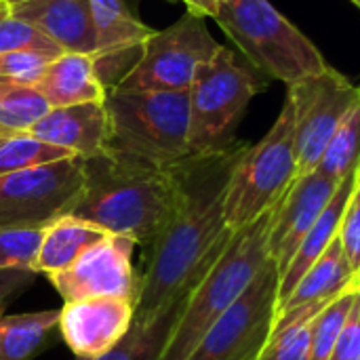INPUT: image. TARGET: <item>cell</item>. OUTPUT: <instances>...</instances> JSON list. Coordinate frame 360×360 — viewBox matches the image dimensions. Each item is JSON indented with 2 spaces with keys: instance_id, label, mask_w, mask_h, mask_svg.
Segmentation results:
<instances>
[{
  "instance_id": "4316f807",
  "label": "cell",
  "mask_w": 360,
  "mask_h": 360,
  "mask_svg": "<svg viewBox=\"0 0 360 360\" xmlns=\"http://www.w3.org/2000/svg\"><path fill=\"white\" fill-rule=\"evenodd\" d=\"M74 154L51 146L32 133H17V135H4L0 137V177L11 175L17 171L51 165L57 160L72 158Z\"/></svg>"
},
{
  "instance_id": "6da1fadb",
  "label": "cell",
  "mask_w": 360,
  "mask_h": 360,
  "mask_svg": "<svg viewBox=\"0 0 360 360\" xmlns=\"http://www.w3.org/2000/svg\"><path fill=\"white\" fill-rule=\"evenodd\" d=\"M238 152L188 158L179 165V202L158 240L150 247L139 276L133 325H148L186 297L228 245L232 230L224 219L230 167Z\"/></svg>"
},
{
  "instance_id": "9a60e30c",
  "label": "cell",
  "mask_w": 360,
  "mask_h": 360,
  "mask_svg": "<svg viewBox=\"0 0 360 360\" xmlns=\"http://www.w3.org/2000/svg\"><path fill=\"white\" fill-rule=\"evenodd\" d=\"M93 25L97 36V51L93 55L95 72L105 91L120 80L118 68H131L139 61L143 42L152 36V27L141 23L124 0H91Z\"/></svg>"
},
{
  "instance_id": "3957f363",
  "label": "cell",
  "mask_w": 360,
  "mask_h": 360,
  "mask_svg": "<svg viewBox=\"0 0 360 360\" xmlns=\"http://www.w3.org/2000/svg\"><path fill=\"white\" fill-rule=\"evenodd\" d=\"M274 209L232 232L228 245L188 293L158 360H188L205 333L230 310L268 264V232Z\"/></svg>"
},
{
  "instance_id": "7402d4cb",
  "label": "cell",
  "mask_w": 360,
  "mask_h": 360,
  "mask_svg": "<svg viewBox=\"0 0 360 360\" xmlns=\"http://www.w3.org/2000/svg\"><path fill=\"white\" fill-rule=\"evenodd\" d=\"M59 331V310L0 314V360H34Z\"/></svg>"
},
{
  "instance_id": "f35d334b",
  "label": "cell",
  "mask_w": 360,
  "mask_h": 360,
  "mask_svg": "<svg viewBox=\"0 0 360 360\" xmlns=\"http://www.w3.org/2000/svg\"><path fill=\"white\" fill-rule=\"evenodd\" d=\"M2 306H4V304H0V310H2Z\"/></svg>"
},
{
  "instance_id": "4fadbf2b",
  "label": "cell",
  "mask_w": 360,
  "mask_h": 360,
  "mask_svg": "<svg viewBox=\"0 0 360 360\" xmlns=\"http://www.w3.org/2000/svg\"><path fill=\"white\" fill-rule=\"evenodd\" d=\"M338 186L340 179L312 171L297 177L274 207L268 232V257L276 266L278 278L287 272L302 240L333 198Z\"/></svg>"
},
{
  "instance_id": "ba28073f",
  "label": "cell",
  "mask_w": 360,
  "mask_h": 360,
  "mask_svg": "<svg viewBox=\"0 0 360 360\" xmlns=\"http://www.w3.org/2000/svg\"><path fill=\"white\" fill-rule=\"evenodd\" d=\"M221 44L211 36L205 17L190 11L173 25L152 32L139 61L114 86L120 91H190L198 70Z\"/></svg>"
},
{
  "instance_id": "d4e9b609",
  "label": "cell",
  "mask_w": 360,
  "mask_h": 360,
  "mask_svg": "<svg viewBox=\"0 0 360 360\" xmlns=\"http://www.w3.org/2000/svg\"><path fill=\"white\" fill-rule=\"evenodd\" d=\"M51 110L36 86L0 76V137L30 133Z\"/></svg>"
},
{
  "instance_id": "44dd1931",
  "label": "cell",
  "mask_w": 360,
  "mask_h": 360,
  "mask_svg": "<svg viewBox=\"0 0 360 360\" xmlns=\"http://www.w3.org/2000/svg\"><path fill=\"white\" fill-rule=\"evenodd\" d=\"M110 232L103 228L78 219L74 215H63L49 224L42 234V243L34 262V272L55 274L70 268L86 249L101 243Z\"/></svg>"
},
{
  "instance_id": "277c9868",
  "label": "cell",
  "mask_w": 360,
  "mask_h": 360,
  "mask_svg": "<svg viewBox=\"0 0 360 360\" xmlns=\"http://www.w3.org/2000/svg\"><path fill=\"white\" fill-rule=\"evenodd\" d=\"M110 154L156 169H175L190 158V91L105 93Z\"/></svg>"
},
{
  "instance_id": "7c38bea8",
  "label": "cell",
  "mask_w": 360,
  "mask_h": 360,
  "mask_svg": "<svg viewBox=\"0 0 360 360\" xmlns=\"http://www.w3.org/2000/svg\"><path fill=\"white\" fill-rule=\"evenodd\" d=\"M135 240L110 234L86 249L70 268L49 274V281L65 302L122 297L137 302L139 276L133 266Z\"/></svg>"
},
{
  "instance_id": "30bf717a",
  "label": "cell",
  "mask_w": 360,
  "mask_h": 360,
  "mask_svg": "<svg viewBox=\"0 0 360 360\" xmlns=\"http://www.w3.org/2000/svg\"><path fill=\"white\" fill-rule=\"evenodd\" d=\"M278 272L268 259L249 289L205 333L188 360H257L276 323Z\"/></svg>"
},
{
  "instance_id": "4dcf8cb0",
  "label": "cell",
  "mask_w": 360,
  "mask_h": 360,
  "mask_svg": "<svg viewBox=\"0 0 360 360\" xmlns=\"http://www.w3.org/2000/svg\"><path fill=\"white\" fill-rule=\"evenodd\" d=\"M340 245L344 249V255L354 272V278L360 287V165H359V177L354 184V192L350 196L348 209L344 213L342 226H340Z\"/></svg>"
},
{
  "instance_id": "52a82bcc",
  "label": "cell",
  "mask_w": 360,
  "mask_h": 360,
  "mask_svg": "<svg viewBox=\"0 0 360 360\" xmlns=\"http://www.w3.org/2000/svg\"><path fill=\"white\" fill-rule=\"evenodd\" d=\"M295 177V110L287 97L264 139L238 150L230 167L224 196L226 226L236 232L274 209Z\"/></svg>"
},
{
  "instance_id": "ac0fdd59",
  "label": "cell",
  "mask_w": 360,
  "mask_h": 360,
  "mask_svg": "<svg viewBox=\"0 0 360 360\" xmlns=\"http://www.w3.org/2000/svg\"><path fill=\"white\" fill-rule=\"evenodd\" d=\"M36 89L51 108L105 101L108 93L97 78L93 57L80 53H63L53 59L36 82Z\"/></svg>"
},
{
  "instance_id": "ffe728a7",
  "label": "cell",
  "mask_w": 360,
  "mask_h": 360,
  "mask_svg": "<svg viewBox=\"0 0 360 360\" xmlns=\"http://www.w3.org/2000/svg\"><path fill=\"white\" fill-rule=\"evenodd\" d=\"M352 287H359V283L344 255L340 238H335L327 247V251L312 264V268L300 278L291 295L276 306V319L316 302H329Z\"/></svg>"
},
{
  "instance_id": "9c48e42d",
  "label": "cell",
  "mask_w": 360,
  "mask_h": 360,
  "mask_svg": "<svg viewBox=\"0 0 360 360\" xmlns=\"http://www.w3.org/2000/svg\"><path fill=\"white\" fill-rule=\"evenodd\" d=\"M82 184L84 158L80 156L2 175L0 228H46L70 215Z\"/></svg>"
},
{
  "instance_id": "5bb4252c",
  "label": "cell",
  "mask_w": 360,
  "mask_h": 360,
  "mask_svg": "<svg viewBox=\"0 0 360 360\" xmlns=\"http://www.w3.org/2000/svg\"><path fill=\"white\" fill-rule=\"evenodd\" d=\"M135 302L122 297H95L65 302L59 310V333L80 360L110 354L133 329Z\"/></svg>"
},
{
  "instance_id": "603a6c76",
  "label": "cell",
  "mask_w": 360,
  "mask_h": 360,
  "mask_svg": "<svg viewBox=\"0 0 360 360\" xmlns=\"http://www.w3.org/2000/svg\"><path fill=\"white\" fill-rule=\"evenodd\" d=\"M335 300V297H333ZM331 302V300H329ZM329 302H316L276 319L270 340L257 360H308L312 325Z\"/></svg>"
},
{
  "instance_id": "8992f818",
  "label": "cell",
  "mask_w": 360,
  "mask_h": 360,
  "mask_svg": "<svg viewBox=\"0 0 360 360\" xmlns=\"http://www.w3.org/2000/svg\"><path fill=\"white\" fill-rule=\"evenodd\" d=\"M268 89V78L236 53L221 46L190 86V158L232 152L234 133L255 95Z\"/></svg>"
},
{
  "instance_id": "8d00e7d4",
  "label": "cell",
  "mask_w": 360,
  "mask_h": 360,
  "mask_svg": "<svg viewBox=\"0 0 360 360\" xmlns=\"http://www.w3.org/2000/svg\"><path fill=\"white\" fill-rule=\"evenodd\" d=\"M228 2H232V0H217V4H228Z\"/></svg>"
},
{
  "instance_id": "7a4b0ae2",
  "label": "cell",
  "mask_w": 360,
  "mask_h": 360,
  "mask_svg": "<svg viewBox=\"0 0 360 360\" xmlns=\"http://www.w3.org/2000/svg\"><path fill=\"white\" fill-rule=\"evenodd\" d=\"M179 167L156 169L110 152L84 158V184L70 215L152 247L173 217Z\"/></svg>"
},
{
  "instance_id": "e0dca14e",
  "label": "cell",
  "mask_w": 360,
  "mask_h": 360,
  "mask_svg": "<svg viewBox=\"0 0 360 360\" xmlns=\"http://www.w3.org/2000/svg\"><path fill=\"white\" fill-rule=\"evenodd\" d=\"M8 11L36 25L65 53L93 57L97 51L91 0H27Z\"/></svg>"
},
{
  "instance_id": "2e32d148",
  "label": "cell",
  "mask_w": 360,
  "mask_h": 360,
  "mask_svg": "<svg viewBox=\"0 0 360 360\" xmlns=\"http://www.w3.org/2000/svg\"><path fill=\"white\" fill-rule=\"evenodd\" d=\"M30 133L51 146L63 148L80 158H93L108 150L110 118L103 101L51 108Z\"/></svg>"
},
{
  "instance_id": "5b68a950",
  "label": "cell",
  "mask_w": 360,
  "mask_h": 360,
  "mask_svg": "<svg viewBox=\"0 0 360 360\" xmlns=\"http://www.w3.org/2000/svg\"><path fill=\"white\" fill-rule=\"evenodd\" d=\"M215 21L257 72L287 86L333 68L316 44L274 8L270 0H232L219 4Z\"/></svg>"
},
{
  "instance_id": "8fae6325",
  "label": "cell",
  "mask_w": 360,
  "mask_h": 360,
  "mask_svg": "<svg viewBox=\"0 0 360 360\" xmlns=\"http://www.w3.org/2000/svg\"><path fill=\"white\" fill-rule=\"evenodd\" d=\"M360 86L342 72H329L287 86V97L295 110V160L297 177L316 171L325 148L359 97ZM295 177V179H297Z\"/></svg>"
},
{
  "instance_id": "836d02e7",
  "label": "cell",
  "mask_w": 360,
  "mask_h": 360,
  "mask_svg": "<svg viewBox=\"0 0 360 360\" xmlns=\"http://www.w3.org/2000/svg\"><path fill=\"white\" fill-rule=\"evenodd\" d=\"M36 281L34 270H0V304L19 295Z\"/></svg>"
},
{
  "instance_id": "83f0119b",
  "label": "cell",
  "mask_w": 360,
  "mask_h": 360,
  "mask_svg": "<svg viewBox=\"0 0 360 360\" xmlns=\"http://www.w3.org/2000/svg\"><path fill=\"white\" fill-rule=\"evenodd\" d=\"M360 293L359 287H352L331 300L316 316L312 325V335H310V352L308 360H331V354L335 350L338 338L342 333V327L354 306V300Z\"/></svg>"
},
{
  "instance_id": "1f68e13d",
  "label": "cell",
  "mask_w": 360,
  "mask_h": 360,
  "mask_svg": "<svg viewBox=\"0 0 360 360\" xmlns=\"http://www.w3.org/2000/svg\"><path fill=\"white\" fill-rule=\"evenodd\" d=\"M53 59L34 53V51H11V53H0V76L17 80L21 84L36 86L40 76L44 74L46 65Z\"/></svg>"
},
{
  "instance_id": "e575fe53",
  "label": "cell",
  "mask_w": 360,
  "mask_h": 360,
  "mask_svg": "<svg viewBox=\"0 0 360 360\" xmlns=\"http://www.w3.org/2000/svg\"><path fill=\"white\" fill-rule=\"evenodd\" d=\"M186 6H188V11L190 13H194V15H198V17H213L215 19V15H217V8H219V4H217V0H181Z\"/></svg>"
},
{
  "instance_id": "d6a6232c",
  "label": "cell",
  "mask_w": 360,
  "mask_h": 360,
  "mask_svg": "<svg viewBox=\"0 0 360 360\" xmlns=\"http://www.w3.org/2000/svg\"><path fill=\"white\" fill-rule=\"evenodd\" d=\"M331 360H360V293L342 327Z\"/></svg>"
},
{
  "instance_id": "f546056e",
  "label": "cell",
  "mask_w": 360,
  "mask_h": 360,
  "mask_svg": "<svg viewBox=\"0 0 360 360\" xmlns=\"http://www.w3.org/2000/svg\"><path fill=\"white\" fill-rule=\"evenodd\" d=\"M44 228H0V270H34Z\"/></svg>"
},
{
  "instance_id": "d590c367",
  "label": "cell",
  "mask_w": 360,
  "mask_h": 360,
  "mask_svg": "<svg viewBox=\"0 0 360 360\" xmlns=\"http://www.w3.org/2000/svg\"><path fill=\"white\" fill-rule=\"evenodd\" d=\"M4 6H15V4H21V2H27V0H0Z\"/></svg>"
},
{
  "instance_id": "74e56055",
  "label": "cell",
  "mask_w": 360,
  "mask_h": 360,
  "mask_svg": "<svg viewBox=\"0 0 360 360\" xmlns=\"http://www.w3.org/2000/svg\"><path fill=\"white\" fill-rule=\"evenodd\" d=\"M350 2H354V4H356V6L360 8V0H350Z\"/></svg>"
},
{
  "instance_id": "f1b7e54d",
  "label": "cell",
  "mask_w": 360,
  "mask_h": 360,
  "mask_svg": "<svg viewBox=\"0 0 360 360\" xmlns=\"http://www.w3.org/2000/svg\"><path fill=\"white\" fill-rule=\"evenodd\" d=\"M11 51H34L49 59H57L65 51L44 36L36 25L15 17L8 6L0 2V53Z\"/></svg>"
},
{
  "instance_id": "484cf974",
  "label": "cell",
  "mask_w": 360,
  "mask_h": 360,
  "mask_svg": "<svg viewBox=\"0 0 360 360\" xmlns=\"http://www.w3.org/2000/svg\"><path fill=\"white\" fill-rule=\"evenodd\" d=\"M360 165V93L352 108L346 112L344 120L340 122L338 131L333 133L329 146L323 152V158L316 171L344 179L354 173Z\"/></svg>"
},
{
  "instance_id": "d6986e66",
  "label": "cell",
  "mask_w": 360,
  "mask_h": 360,
  "mask_svg": "<svg viewBox=\"0 0 360 360\" xmlns=\"http://www.w3.org/2000/svg\"><path fill=\"white\" fill-rule=\"evenodd\" d=\"M356 177H359V169L340 181L333 198L329 200V205L325 207V211L321 213V217L316 219V224L312 226V230L302 240V245H300L297 253L293 255L287 272L278 278V304L285 302L291 295V291L295 289V285L300 283V278L312 268V264L338 238L340 226H342V219H344V213H346L348 202H350V196L354 192Z\"/></svg>"
},
{
  "instance_id": "cb8c5ba5",
  "label": "cell",
  "mask_w": 360,
  "mask_h": 360,
  "mask_svg": "<svg viewBox=\"0 0 360 360\" xmlns=\"http://www.w3.org/2000/svg\"><path fill=\"white\" fill-rule=\"evenodd\" d=\"M188 297V295H186ZM186 297L169 306L162 314H158L148 325H133L129 335L105 356L95 360H158L162 348L179 319V312L186 304ZM80 360V359H78Z\"/></svg>"
}]
</instances>
